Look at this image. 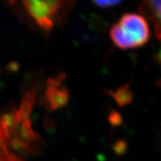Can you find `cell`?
<instances>
[{"instance_id":"obj_1","label":"cell","mask_w":161,"mask_h":161,"mask_svg":"<svg viewBox=\"0 0 161 161\" xmlns=\"http://www.w3.org/2000/svg\"><path fill=\"white\" fill-rule=\"evenodd\" d=\"M150 28L143 16L137 13H126L110 29L113 42L121 49L138 48L150 39Z\"/></svg>"},{"instance_id":"obj_2","label":"cell","mask_w":161,"mask_h":161,"mask_svg":"<svg viewBox=\"0 0 161 161\" xmlns=\"http://www.w3.org/2000/svg\"><path fill=\"white\" fill-rule=\"evenodd\" d=\"M71 2L72 0H21L28 15L47 32L61 20Z\"/></svg>"},{"instance_id":"obj_3","label":"cell","mask_w":161,"mask_h":161,"mask_svg":"<svg viewBox=\"0 0 161 161\" xmlns=\"http://www.w3.org/2000/svg\"><path fill=\"white\" fill-rule=\"evenodd\" d=\"M45 100L50 109L60 108L68 102V91L62 85L61 76L49 80L45 92Z\"/></svg>"},{"instance_id":"obj_4","label":"cell","mask_w":161,"mask_h":161,"mask_svg":"<svg viewBox=\"0 0 161 161\" xmlns=\"http://www.w3.org/2000/svg\"><path fill=\"white\" fill-rule=\"evenodd\" d=\"M142 8L154 25L156 36L161 40V0H142Z\"/></svg>"},{"instance_id":"obj_5","label":"cell","mask_w":161,"mask_h":161,"mask_svg":"<svg viewBox=\"0 0 161 161\" xmlns=\"http://www.w3.org/2000/svg\"><path fill=\"white\" fill-rule=\"evenodd\" d=\"M114 97L118 103L121 105H123V104H126L127 103H128L131 100V94L126 87H123L116 91Z\"/></svg>"},{"instance_id":"obj_6","label":"cell","mask_w":161,"mask_h":161,"mask_svg":"<svg viewBox=\"0 0 161 161\" xmlns=\"http://www.w3.org/2000/svg\"><path fill=\"white\" fill-rule=\"evenodd\" d=\"M122 0H93V2L98 6L102 8H108L119 4Z\"/></svg>"},{"instance_id":"obj_7","label":"cell","mask_w":161,"mask_h":161,"mask_svg":"<svg viewBox=\"0 0 161 161\" xmlns=\"http://www.w3.org/2000/svg\"><path fill=\"white\" fill-rule=\"evenodd\" d=\"M158 59H159V64H161V49H159V53H158Z\"/></svg>"}]
</instances>
